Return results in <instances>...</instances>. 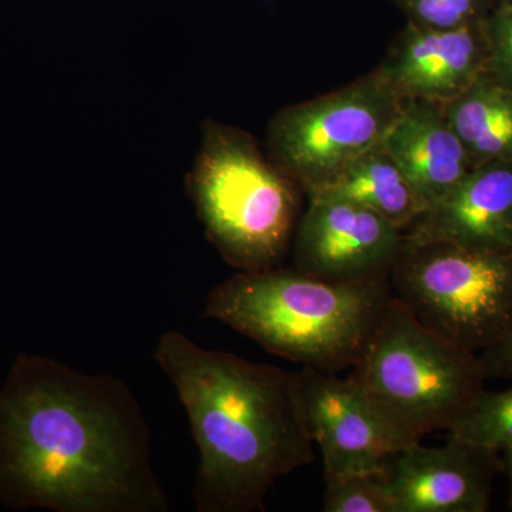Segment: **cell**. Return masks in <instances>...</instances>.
<instances>
[{"label":"cell","instance_id":"6da1fadb","mask_svg":"<svg viewBox=\"0 0 512 512\" xmlns=\"http://www.w3.org/2000/svg\"><path fill=\"white\" fill-rule=\"evenodd\" d=\"M128 384L20 355L0 389V501L56 512H167Z\"/></svg>","mask_w":512,"mask_h":512},{"label":"cell","instance_id":"7a4b0ae2","mask_svg":"<svg viewBox=\"0 0 512 512\" xmlns=\"http://www.w3.org/2000/svg\"><path fill=\"white\" fill-rule=\"evenodd\" d=\"M154 359L175 387L200 454L192 487L198 512L265 511L269 490L312 463L298 373L202 348L178 330L161 336Z\"/></svg>","mask_w":512,"mask_h":512},{"label":"cell","instance_id":"3957f363","mask_svg":"<svg viewBox=\"0 0 512 512\" xmlns=\"http://www.w3.org/2000/svg\"><path fill=\"white\" fill-rule=\"evenodd\" d=\"M392 296L389 276L332 281L279 266L225 279L208 293L202 318L291 362L338 373L359 362Z\"/></svg>","mask_w":512,"mask_h":512},{"label":"cell","instance_id":"277c9868","mask_svg":"<svg viewBox=\"0 0 512 512\" xmlns=\"http://www.w3.org/2000/svg\"><path fill=\"white\" fill-rule=\"evenodd\" d=\"M187 190L205 235L238 272L279 268L299 221L296 185L239 128L207 121Z\"/></svg>","mask_w":512,"mask_h":512},{"label":"cell","instance_id":"5b68a950","mask_svg":"<svg viewBox=\"0 0 512 512\" xmlns=\"http://www.w3.org/2000/svg\"><path fill=\"white\" fill-rule=\"evenodd\" d=\"M353 369L421 439L450 430L487 380L477 353L427 328L394 296Z\"/></svg>","mask_w":512,"mask_h":512},{"label":"cell","instance_id":"8992f818","mask_svg":"<svg viewBox=\"0 0 512 512\" xmlns=\"http://www.w3.org/2000/svg\"><path fill=\"white\" fill-rule=\"evenodd\" d=\"M389 281L423 325L477 355L512 328V252L403 239Z\"/></svg>","mask_w":512,"mask_h":512},{"label":"cell","instance_id":"52a82bcc","mask_svg":"<svg viewBox=\"0 0 512 512\" xmlns=\"http://www.w3.org/2000/svg\"><path fill=\"white\" fill-rule=\"evenodd\" d=\"M404 100L373 72L336 92L285 107L266 133L269 157L306 195L383 143Z\"/></svg>","mask_w":512,"mask_h":512},{"label":"cell","instance_id":"ba28073f","mask_svg":"<svg viewBox=\"0 0 512 512\" xmlns=\"http://www.w3.org/2000/svg\"><path fill=\"white\" fill-rule=\"evenodd\" d=\"M298 373L306 426L322 454L325 480L382 470L421 437L355 377L302 367Z\"/></svg>","mask_w":512,"mask_h":512},{"label":"cell","instance_id":"9c48e42d","mask_svg":"<svg viewBox=\"0 0 512 512\" xmlns=\"http://www.w3.org/2000/svg\"><path fill=\"white\" fill-rule=\"evenodd\" d=\"M292 241L293 266L332 281L389 276L403 231L375 211L333 195H312Z\"/></svg>","mask_w":512,"mask_h":512},{"label":"cell","instance_id":"30bf717a","mask_svg":"<svg viewBox=\"0 0 512 512\" xmlns=\"http://www.w3.org/2000/svg\"><path fill=\"white\" fill-rule=\"evenodd\" d=\"M501 470L497 451L447 436L443 446L403 448L382 473L396 512H485Z\"/></svg>","mask_w":512,"mask_h":512},{"label":"cell","instance_id":"8fae6325","mask_svg":"<svg viewBox=\"0 0 512 512\" xmlns=\"http://www.w3.org/2000/svg\"><path fill=\"white\" fill-rule=\"evenodd\" d=\"M485 64L483 22L456 30L407 23L376 72L403 100L447 103L483 76Z\"/></svg>","mask_w":512,"mask_h":512},{"label":"cell","instance_id":"7c38bea8","mask_svg":"<svg viewBox=\"0 0 512 512\" xmlns=\"http://www.w3.org/2000/svg\"><path fill=\"white\" fill-rule=\"evenodd\" d=\"M404 241L446 242L483 252H512V160L476 165L430 205Z\"/></svg>","mask_w":512,"mask_h":512},{"label":"cell","instance_id":"4fadbf2b","mask_svg":"<svg viewBox=\"0 0 512 512\" xmlns=\"http://www.w3.org/2000/svg\"><path fill=\"white\" fill-rule=\"evenodd\" d=\"M383 144L427 208L446 197L473 168L439 101L404 100Z\"/></svg>","mask_w":512,"mask_h":512},{"label":"cell","instance_id":"5bb4252c","mask_svg":"<svg viewBox=\"0 0 512 512\" xmlns=\"http://www.w3.org/2000/svg\"><path fill=\"white\" fill-rule=\"evenodd\" d=\"M319 194L363 205L403 232L427 210L426 202L383 143L370 148L312 195Z\"/></svg>","mask_w":512,"mask_h":512},{"label":"cell","instance_id":"9a60e30c","mask_svg":"<svg viewBox=\"0 0 512 512\" xmlns=\"http://www.w3.org/2000/svg\"><path fill=\"white\" fill-rule=\"evenodd\" d=\"M473 167L512 160V92L483 76L444 103Z\"/></svg>","mask_w":512,"mask_h":512},{"label":"cell","instance_id":"2e32d148","mask_svg":"<svg viewBox=\"0 0 512 512\" xmlns=\"http://www.w3.org/2000/svg\"><path fill=\"white\" fill-rule=\"evenodd\" d=\"M447 436L500 454L512 450V386L501 392L484 389Z\"/></svg>","mask_w":512,"mask_h":512},{"label":"cell","instance_id":"e0dca14e","mask_svg":"<svg viewBox=\"0 0 512 512\" xmlns=\"http://www.w3.org/2000/svg\"><path fill=\"white\" fill-rule=\"evenodd\" d=\"M325 512H396L382 470L325 480Z\"/></svg>","mask_w":512,"mask_h":512},{"label":"cell","instance_id":"ac0fdd59","mask_svg":"<svg viewBox=\"0 0 512 512\" xmlns=\"http://www.w3.org/2000/svg\"><path fill=\"white\" fill-rule=\"evenodd\" d=\"M410 25L456 30L483 22L497 0H396Z\"/></svg>","mask_w":512,"mask_h":512},{"label":"cell","instance_id":"d6986e66","mask_svg":"<svg viewBox=\"0 0 512 512\" xmlns=\"http://www.w3.org/2000/svg\"><path fill=\"white\" fill-rule=\"evenodd\" d=\"M485 76L512 92V0H498L483 20Z\"/></svg>","mask_w":512,"mask_h":512},{"label":"cell","instance_id":"ffe728a7","mask_svg":"<svg viewBox=\"0 0 512 512\" xmlns=\"http://www.w3.org/2000/svg\"><path fill=\"white\" fill-rule=\"evenodd\" d=\"M478 357L485 379L512 380V328L503 339L485 349Z\"/></svg>","mask_w":512,"mask_h":512},{"label":"cell","instance_id":"44dd1931","mask_svg":"<svg viewBox=\"0 0 512 512\" xmlns=\"http://www.w3.org/2000/svg\"><path fill=\"white\" fill-rule=\"evenodd\" d=\"M504 470L507 471L508 480H510V510H512V450L504 453Z\"/></svg>","mask_w":512,"mask_h":512}]
</instances>
